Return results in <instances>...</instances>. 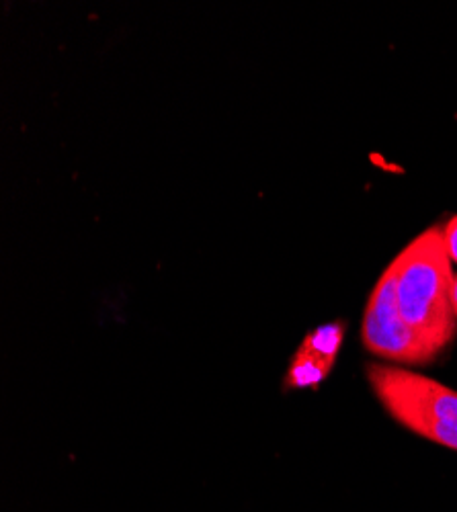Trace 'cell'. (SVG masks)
Returning <instances> with one entry per match:
<instances>
[{"label":"cell","mask_w":457,"mask_h":512,"mask_svg":"<svg viewBox=\"0 0 457 512\" xmlns=\"http://www.w3.org/2000/svg\"><path fill=\"white\" fill-rule=\"evenodd\" d=\"M398 267V308L404 322L429 347L441 353L457 332L451 308L453 263L445 250L443 228L421 232L394 259Z\"/></svg>","instance_id":"obj_1"},{"label":"cell","mask_w":457,"mask_h":512,"mask_svg":"<svg viewBox=\"0 0 457 512\" xmlns=\"http://www.w3.org/2000/svg\"><path fill=\"white\" fill-rule=\"evenodd\" d=\"M367 381L404 429L457 451V392L445 383L396 365H367Z\"/></svg>","instance_id":"obj_2"},{"label":"cell","mask_w":457,"mask_h":512,"mask_svg":"<svg viewBox=\"0 0 457 512\" xmlns=\"http://www.w3.org/2000/svg\"><path fill=\"white\" fill-rule=\"evenodd\" d=\"M365 349L396 365H425L439 353L429 347L402 318L398 308V267L392 261L373 287L363 314Z\"/></svg>","instance_id":"obj_3"},{"label":"cell","mask_w":457,"mask_h":512,"mask_svg":"<svg viewBox=\"0 0 457 512\" xmlns=\"http://www.w3.org/2000/svg\"><path fill=\"white\" fill-rule=\"evenodd\" d=\"M345 330H347L345 322H339V320L322 324L304 336L300 349L328 363L330 367H335L339 351L343 347V340H345Z\"/></svg>","instance_id":"obj_4"},{"label":"cell","mask_w":457,"mask_h":512,"mask_svg":"<svg viewBox=\"0 0 457 512\" xmlns=\"http://www.w3.org/2000/svg\"><path fill=\"white\" fill-rule=\"evenodd\" d=\"M332 367L314 355L306 353L304 349H298L292 363H289L287 375H285V388L287 390H306V388H318L320 383L328 377Z\"/></svg>","instance_id":"obj_5"},{"label":"cell","mask_w":457,"mask_h":512,"mask_svg":"<svg viewBox=\"0 0 457 512\" xmlns=\"http://www.w3.org/2000/svg\"><path fill=\"white\" fill-rule=\"evenodd\" d=\"M443 242L445 250L449 254V259L453 265H457V216H453L445 226H443Z\"/></svg>","instance_id":"obj_6"},{"label":"cell","mask_w":457,"mask_h":512,"mask_svg":"<svg viewBox=\"0 0 457 512\" xmlns=\"http://www.w3.org/2000/svg\"><path fill=\"white\" fill-rule=\"evenodd\" d=\"M451 308H453V314L457 318V275L453 277V285H451Z\"/></svg>","instance_id":"obj_7"}]
</instances>
